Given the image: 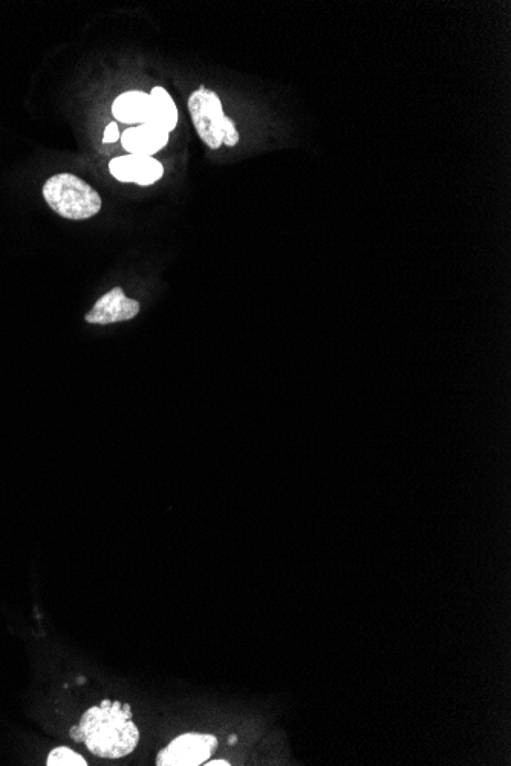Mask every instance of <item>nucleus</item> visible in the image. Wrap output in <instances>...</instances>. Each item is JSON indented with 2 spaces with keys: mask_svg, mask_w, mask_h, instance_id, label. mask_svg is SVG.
<instances>
[{
  "mask_svg": "<svg viewBox=\"0 0 511 766\" xmlns=\"http://www.w3.org/2000/svg\"><path fill=\"white\" fill-rule=\"evenodd\" d=\"M132 716L131 705L105 699L83 713L69 736L100 759H123L134 753L140 744V730Z\"/></svg>",
  "mask_w": 511,
  "mask_h": 766,
  "instance_id": "obj_1",
  "label": "nucleus"
},
{
  "mask_svg": "<svg viewBox=\"0 0 511 766\" xmlns=\"http://www.w3.org/2000/svg\"><path fill=\"white\" fill-rule=\"evenodd\" d=\"M46 204L62 218L85 221L94 218L101 210V198L94 187L72 173L51 176L43 184Z\"/></svg>",
  "mask_w": 511,
  "mask_h": 766,
  "instance_id": "obj_2",
  "label": "nucleus"
},
{
  "mask_svg": "<svg viewBox=\"0 0 511 766\" xmlns=\"http://www.w3.org/2000/svg\"><path fill=\"white\" fill-rule=\"evenodd\" d=\"M189 112L199 138L209 149H221L222 144L235 147L239 143L238 129L222 109L216 92L199 88L189 98Z\"/></svg>",
  "mask_w": 511,
  "mask_h": 766,
  "instance_id": "obj_3",
  "label": "nucleus"
},
{
  "mask_svg": "<svg viewBox=\"0 0 511 766\" xmlns=\"http://www.w3.org/2000/svg\"><path fill=\"white\" fill-rule=\"evenodd\" d=\"M218 741L212 734L186 733L176 737L160 751L157 765L160 766H198L206 763L212 756Z\"/></svg>",
  "mask_w": 511,
  "mask_h": 766,
  "instance_id": "obj_4",
  "label": "nucleus"
},
{
  "mask_svg": "<svg viewBox=\"0 0 511 766\" xmlns=\"http://www.w3.org/2000/svg\"><path fill=\"white\" fill-rule=\"evenodd\" d=\"M140 314V303L129 299L123 288L117 286L105 296H101L94 308L86 314V323L91 325H112V323L127 322Z\"/></svg>",
  "mask_w": 511,
  "mask_h": 766,
  "instance_id": "obj_5",
  "label": "nucleus"
},
{
  "mask_svg": "<svg viewBox=\"0 0 511 766\" xmlns=\"http://www.w3.org/2000/svg\"><path fill=\"white\" fill-rule=\"evenodd\" d=\"M109 172L121 182H132L138 186H152L164 175L163 164L152 156L126 155L114 158Z\"/></svg>",
  "mask_w": 511,
  "mask_h": 766,
  "instance_id": "obj_6",
  "label": "nucleus"
},
{
  "mask_svg": "<svg viewBox=\"0 0 511 766\" xmlns=\"http://www.w3.org/2000/svg\"><path fill=\"white\" fill-rule=\"evenodd\" d=\"M169 132L153 124H140L124 130L121 143L131 155L152 156L169 143Z\"/></svg>",
  "mask_w": 511,
  "mask_h": 766,
  "instance_id": "obj_7",
  "label": "nucleus"
},
{
  "mask_svg": "<svg viewBox=\"0 0 511 766\" xmlns=\"http://www.w3.org/2000/svg\"><path fill=\"white\" fill-rule=\"evenodd\" d=\"M152 111V97L146 92H124L112 104V115L124 124H150Z\"/></svg>",
  "mask_w": 511,
  "mask_h": 766,
  "instance_id": "obj_8",
  "label": "nucleus"
},
{
  "mask_svg": "<svg viewBox=\"0 0 511 766\" xmlns=\"http://www.w3.org/2000/svg\"><path fill=\"white\" fill-rule=\"evenodd\" d=\"M152 97L153 111L152 121L150 124L153 126L161 127L166 132H172L175 130L176 124H178V109H176L175 101L170 97L169 92L164 88H153L150 92Z\"/></svg>",
  "mask_w": 511,
  "mask_h": 766,
  "instance_id": "obj_9",
  "label": "nucleus"
},
{
  "mask_svg": "<svg viewBox=\"0 0 511 766\" xmlns=\"http://www.w3.org/2000/svg\"><path fill=\"white\" fill-rule=\"evenodd\" d=\"M46 765L48 766H86L85 757L80 756L79 753H75L69 747H57L49 753L48 759H46Z\"/></svg>",
  "mask_w": 511,
  "mask_h": 766,
  "instance_id": "obj_10",
  "label": "nucleus"
},
{
  "mask_svg": "<svg viewBox=\"0 0 511 766\" xmlns=\"http://www.w3.org/2000/svg\"><path fill=\"white\" fill-rule=\"evenodd\" d=\"M120 132H118V126L115 123L108 124L105 129V135H103V143H117L120 140Z\"/></svg>",
  "mask_w": 511,
  "mask_h": 766,
  "instance_id": "obj_11",
  "label": "nucleus"
},
{
  "mask_svg": "<svg viewBox=\"0 0 511 766\" xmlns=\"http://www.w3.org/2000/svg\"><path fill=\"white\" fill-rule=\"evenodd\" d=\"M207 766H230V763L225 762V760H210L209 763H206Z\"/></svg>",
  "mask_w": 511,
  "mask_h": 766,
  "instance_id": "obj_12",
  "label": "nucleus"
}]
</instances>
